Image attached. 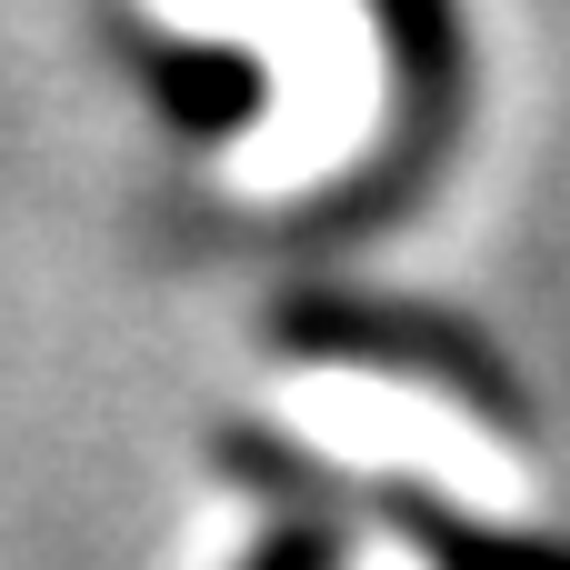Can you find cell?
I'll return each mask as SVG.
<instances>
[{
  "label": "cell",
  "mask_w": 570,
  "mask_h": 570,
  "mask_svg": "<svg viewBox=\"0 0 570 570\" xmlns=\"http://www.w3.org/2000/svg\"><path fill=\"white\" fill-rule=\"evenodd\" d=\"M381 511H391V531H401L431 570H570V541L491 531V521H471V511H451V501H431V491H381Z\"/></svg>",
  "instance_id": "cell-4"
},
{
  "label": "cell",
  "mask_w": 570,
  "mask_h": 570,
  "mask_svg": "<svg viewBox=\"0 0 570 570\" xmlns=\"http://www.w3.org/2000/svg\"><path fill=\"white\" fill-rule=\"evenodd\" d=\"M250 570H341V531H331V521H281V531L250 551Z\"/></svg>",
  "instance_id": "cell-5"
},
{
  "label": "cell",
  "mask_w": 570,
  "mask_h": 570,
  "mask_svg": "<svg viewBox=\"0 0 570 570\" xmlns=\"http://www.w3.org/2000/svg\"><path fill=\"white\" fill-rule=\"evenodd\" d=\"M371 10H381V40H391V80H401V150L371 180V210H381V190L421 180V160L451 140V110H461V0H371Z\"/></svg>",
  "instance_id": "cell-2"
},
{
  "label": "cell",
  "mask_w": 570,
  "mask_h": 570,
  "mask_svg": "<svg viewBox=\"0 0 570 570\" xmlns=\"http://www.w3.org/2000/svg\"><path fill=\"white\" fill-rule=\"evenodd\" d=\"M140 80H150V100H160V120L180 140H240L261 120V100H271L261 60H240L220 40H180V30L140 40Z\"/></svg>",
  "instance_id": "cell-3"
},
{
  "label": "cell",
  "mask_w": 570,
  "mask_h": 570,
  "mask_svg": "<svg viewBox=\"0 0 570 570\" xmlns=\"http://www.w3.org/2000/svg\"><path fill=\"white\" fill-rule=\"evenodd\" d=\"M281 341L301 361H341V371H391V381H441L461 391L481 421H531V391L501 371V351L441 311L411 301H351V291H311L281 311Z\"/></svg>",
  "instance_id": "cell-1"
}]
</instances>
